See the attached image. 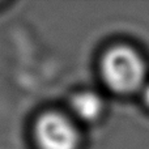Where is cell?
<instances>
[{
	"mask_svg": "<svg viewBox=\"0 0 149 149\" xmlns=\"http://www.w3.org/2000/svg\"><path fill=\"white\" fill-rule=\"evenodd\" d=\"M101 72L111 90L128 94L144 86L147 70L143 58L134 49L114 46L102 56Z\"/></svg>",
	"mask_w": 149,
	"mask_h": 149,
	"instance_id": "cell-1",
	"label": "cell"
},
{
	"mask_svg": "<svg viewBox=\"0 0 149 149\" xmlns=\"http://www.w3.org/2000/svg\"><path fill=\"white\" fill-rule=\"evenodd\" d=\"M39 149H77L80 135L70 118L60 113L42 114L34 127Z\"/></svg>",
	"mask_w": 149,
	"mask_h": 149,
	"instance_id": "cell-2",
	"label": "cell"
},
{
	"mask_svg": "<svg viewBox=\"0 0 149 149\" xmlns=\"http://www.w3.org/2000/svg\"><path fill=\"white\" fill-rule=\"evenodd\" d=\"M74 116L82 122H94L100 118L103 110V101L97 93L84 90L79 92L72 97L71 101Z\"/></svg>",
	"mask_w": 149,
	"mask_h": 149,
	"instance_id": "cell-3",
	"label": "cell"
},
{
	"mask_svg": "<svg viewBox=\"0 0 149 149\" xmlns=\"http://www.w3.org/2000/svg\"><path fill=\"white\" fill-rule=\"evenodd\" d=\"M143 100H144L145 105L149 107V84H147L144 86V90H143Z\"/></svg>",
	"mask_w": 149,
	"mask_h": 149,
	"instance_id": "cell-4",
	"label": "cell"
}]
</instances>
